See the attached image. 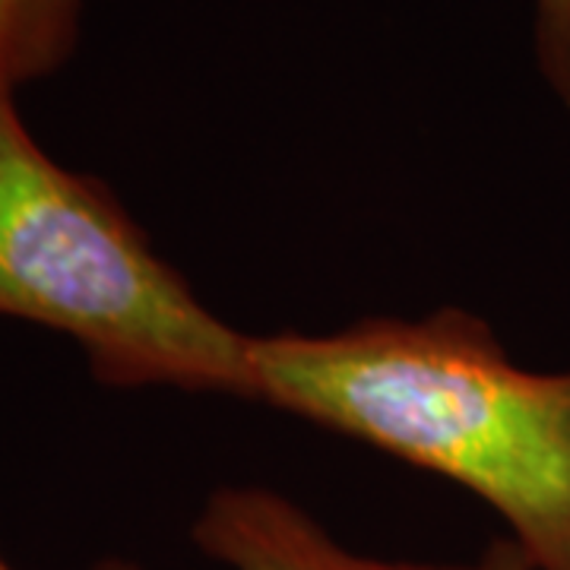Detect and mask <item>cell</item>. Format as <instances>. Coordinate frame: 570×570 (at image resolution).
I'll return each mask as SVG.
<instances>
[{
    "label": "cell",
    "instance_id": "obj_1",
    "mask_svg": "<svg viewBox=\"0 0 570 570\" xmlns=\"http://www.w3.org/2000/svg\"><path fill=\"white\" fill-rule=\"evenodd\" d=\"M250 403L448 479L532 570H570V367L517 365L479 314L250 333Z\"/></svg>",
    "mask_w": 570,
    "mask_h": 570
},
{
    "label": "cell",
    "instance_id": "obj_2",
    "mask_svg": "<svg viewBox=\"0 0 570 570\" xmlns=\"http://www.w3.org/2000/svg\"><path fill=\"white\" fill-rule=\"evenodd\" d=\"M0 317L80 348L111 390L250 400V333L197 298L111 187L61 165L0 96Z\"/></svg>",
    "mask_w": 570,
    "mask_h": 570
},
{
    "label": "cell",
    "instance_id": "obj_3",
    "mask_svg": "<svg viewBox=\"0 0 570 570\" xmlns=\"http://www.w3.org/2000/svg\"><path fill=\"white\" fill-rule=\"evenodd\" d=\"M194 546L228 570H485L438 561H393L346 549L302 504L266 485H225L206 498Z\"/></svg>",
    "mask_w": 570,
    "mask_h": 570
},
{
    "label": "cell",
    "instance_id": "obj_4",
    "mask_svg": "<svg viewBox=\"0 0 570 570\" xmlns=\"http://www.w3.org/2000/svg\"><path fill=\"white\" fill-rule=\"evenodd\" d=\"M80 39L82 0H0V96L55 77Z\"/></svg>",
    "mask_w": 570,
    "mask_h": 570
},
{
    "label": "cell",
    "instance_id": "obj_5",
    "mask_svg": "<svg viewBox=\"0 0 570 570\" xmlns=\"http://www.w3.org/2000/svg\"><path fill=\"white\" fill-rule=\"evenodd\" d=\"M532 58L554 102L570 111V0H532Z\"/></svg>",
    "mask_w": 570,
    "mask_h": 570
},
{
    "label": "cell",
    "instance_id": "obj_6",
    "mask_svg": "<svg viewBox=\"0 0 570 570\" xmlns=\"http://www.w3.org/2000/svg\"><path fill=\"white\" fill-rule=\"evenodd\" d=\"M482 568L485 570H532L527 554L517 549L510 539H494L489 549L482 551Z\"/></svg>",
    "mask_w": 570,
    "mask_h": 570
},
{
    "label": "cell",
    "instance_id": "obj_7",
    "mask_svg": "<svg viewBox=\"0 0 570 570\" xmlns=\"http://www.w3.org/2000/svg\"><path fill=\"white\" fill-rule=\"evenodd\" d=\"M0 570H17L3 554H0ZM92 570H142L137 561H124V558H105L99 564H92Z\"/></svg>",
    "mask_w": 570,
    "mask_h": 570
}]
</instances>
